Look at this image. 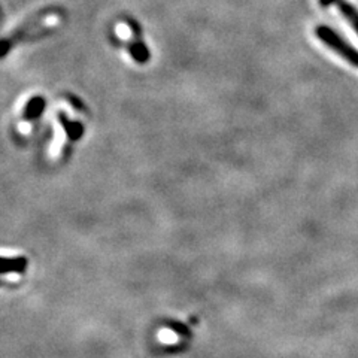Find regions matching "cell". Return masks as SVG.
<instances>
[{"label": "cell", "instance_id": "3", "mask_svg": "<svg viewBox=\"0 0 358 358\" xmlns=\"http://www.w3.org/2000/svg\"><path fill=\"white\" fill-rule=\"evenodd\" d=\"M29 260L26 257H14V259H8V257H3L2 259V268H0V273L3 276L9 273H17L22 275L27 271Z\"/></svg>", "mask_w": 358, "mask_h": 358}, {"label": "cell", "instance_id": "5", "mask_svg": "<svg viewBox=\"0 0 358 358\" xmlns=\"http://www.w3.org/2000/svg\"><path fill=\"white\" fill-rule=\"evenodd\" d=\"M129 52L134 59V62H138L141 64L150 60V51L147 48V45L141 41V38H134V41L129 45Z\"/></svg>", "mask_w": 358, "mask_h": 358}, {"label": "cell", "instance_id": "4", "mask_svg": "<svg viewBox=\"0 0 358 358\" xmlns=\"http://www.w3.org/2000/svg\"><path fill=\"white\" fill-rule=\"evenodd\" d=\"M45 106H47V102L42 96H33L29 102L24 106V110H22V120L24 121H33L42 115V112L45 110Z\"/></svg>", "mask_w": 358, "mask_h": 358}, {"label": "cell", "instance_id": "8", "mask_svg": "<svg viewBox=\"0 0 358 358\" xmlns=\"http://www.w3.org/2000/svg\"><path fill=\"white\" fill-rule=\"evenodd\" d=\"M339 0H320V5L321 6H331L334 3H338Z\"/></svg>", "mask_w": 358, "mask_h": 358}, {"label": "cell", "instance_id": "6", "mask_svg": "<svg viewBox=\"0 0 358 358\" xmlns=\"http://www.w3.org/2000/svg\"><path fill=\"white\" fill-rule=\"evenodd\" d=\"M339 10L342 13V15L350 21L351 27L354 29V31L357 33V36H358V10L352 5L346 3V2L339 3Z\"/></svg>", "mask_w": 358, "mask_h": 358}, {"label": "cell", "instance_id": "7", "mask_svg": "<svg viewBox=\"0 0 358 358\" xmlns=\"http://www.w3.org/2000/svg\"><path fill=\"white\" fill-rule=\"evenodd\" d=\"M66 100H67V102H69V103L72 105V108H75L78 112H85V110H87V109H85V105H84L78 97H75V96H72V94H67V96H66Z\"/></svg>", "mask_w": 358, "mask_h": 358}, {"label": "cell", "instance_id": "1", "mask_svg": "<svg viewBox=\"0 0 358 358\" xmlns=\"http://www.w3.org/2000/svg\"><path fill=\"white\" fill-rule=\"evenodd\" d=\"M315 35L322 43H326L331 51L338 54L339 57H342L346 63H350L358 69V51L351 43L342 39L333 29L327 26H318L315 29Z\"/></svg>", "mask_w": 358, "mask_h": 358}, {"label": "cell", "instance_id": "2", "mask_svg": "<svg viewBox=\"0 0 358 358\" xmlns=\"http://www.w3.org/2000/svg\"><path fill=\"white\" fill-rule=\"evenodd\" d=\"M57 118H59V122L62 124V127L64 129L67 138H69L72 142H76V141H80L83 138L84 126L81 124V122L69 120L64 112H59Z\"/></svg>", "mask_w": 358, "mask_h": 358}]
</instances>
